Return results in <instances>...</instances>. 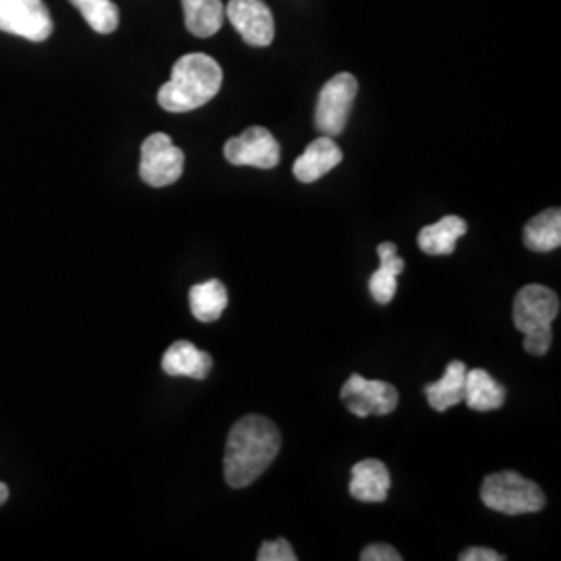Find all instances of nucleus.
Wrapping results in <instances>:
<instances>
[{"instance_id":"1a4fd4ad","label":"nucleus","mask_w":561,"mask_h":561,"mask_svg":"<svg viewBox=\"0 0 561 561\" xmlns=\"http://www.w3.org/2000/svg\"><path fill=\"white\" fill-rule=\"evenodd\" d=\"M225 159L236 167L275 169L280 161L279 141L264 127H250L225 144Z\"/></svg>"},{"instance_id":"7ed1b4c3","label":"nucleus","mask_w":561,"mask_h":561,"mask_svg":"<svg viewBox=\"0 0 561 561\" xmlns=\"http://www.w3.org/2000/svg\"><path fill=\"white\" fill-rule=\"evenodd\" d=\"M560 314V296L545 285L522 287L514 300V324L524 335V350L545 356L553 343L551 324Z\"/></svg>"},{"instance_id":"6e6552de","label":"nucleus","mask_w":561,"mask_h":561,"mask_svg":"<svg viewBox=\"0 0 561 561\" xmlns=\"http://www.w3.org/2000/svg\"><path fill=\"white\" fill-rule=\"evenodd\" d=\"M0 32L44 42L53 34V20L42 0H0Z\"/></svg>"},{"instance_id":"f03ea898","label":"nucleus","mask_w":561,"mask_h":561,"mask_svg":"<svg viewBox=\"0 0 561 561\" xmlns=\"http://www.w3.org/2000/svg\"><path fill=\"white\" fill-rule=\"evenodd\" d=\"M221 85V65L208 55L192 53L173 65L171 80L159 90V104L169 113H190L213 101Z\"/></svg>"},{"instance_id":"f257e3e1","label":"nucleus","mask_w":561,"mask_h":561,"mask_svg":"<svg viewBox=\"0 0 561 561\" xmlns=\"http://www.w3.org/2000/svg\"><path fill=\"white\" fill-rule=\"evenodd\" d=\"M279 449L280 433L275 422L259 414L243 416L227 437L225 481L233 489L252 484L275 461Z\"/></svg>"},{"instance_id":"9b49d317","label":"nucleus","mask_w":561,"mask_h":561,"mask_svg":"<svg viewBox=\"0 0 561 561\" xmlns=\"http://www.w3.org/2000/svg\"><path fill=\"white\" fill-rule=\"evenodd\" d=\"M162 370L169 377H190L204 381L213 370V356L192 341H175L162 356Z\"/></svg>"},{"instance_id":"20e7f679","label":"nucleus","mask_w":561,"mask_h":561,"mask_svg":"<svg viewBox=\"0 0 561 561\" xmlns=\"http://www.w3.org/2000/svg\"><path fill=\"white\" fill-rule=\"evenodd\" d=\"M481 500L489 510H495L505 516L537 514L547 503V497L537 482L528 481L512 470L489 474L482 481Z\"/></svg>"},{"instance_id":"4468645a","label":"nucleus","mask_w":561,"mask_h":561,"mask_svg":"<svg viewBox=\"0 0 561 561\" xmlns=\"http://www.w3.org/2000/svg\"><path fill=\"white\" fill-rule=\"evenodd\" d=\"M381 266L375 271V275L368 280L370 296L377 304H389L398 294V277L405 268V262L398 254V245L391 241H382L377 248Z\"/></svg>"},{"instance_id":"2eb2a0df","label":"nucleus","mask_w":561,"mask_h":561,"mask_svg":"<svg viewBox=\"0 0 561 561\" xmlns=\"http://www.w3.org/2000/svg\"><path fill=\"white\" fill-rule=\"evenodd\" d=\"M468 233V225L456 215H447L442 221L422 227L419 248L428 256H449L456 252V243Z\"/></svg>"},{"instance_id":"0eeeda50","label":"nucleus","mask_w":561,"mask_h":561,"mask_svg":"<svg viewBox=\"0 0 561 561\" xmlns=\"http://www.w3.org/2000/svg\"><path fill=\"white\" fill-rule=\"evenodd\" d=\"M340 398L345 408L358 419L387 416L400 403V393L391 382L368 381L362 375H352L345 381Z\"/></svg>"},{"instance_id":"4be33fe9","label":"nucleus","mask_w":561,"mask_h":561,"mask_svg":"<svg viewBox=\"0 0 561 561\" xmlns=\"http://www.w3.org/2000/svg\"><path fill=\"white\" fill-rule=\"evenodd\" d=\"M259 561H296L294 547L287 539H275V541L262 542L261 551L256 556Z\"/></svg>"},{"instance_id":"393cba45","label":"nucleus","mask_w":561,"mask_h":561,"mask_svg":"<svg viewBox=\"0 0 561 561\" xmlns=\"http://www.w3.org/2000/svg\"><path fill=\"white\" fill-rule=\"evenodd\" d=\"M9 500V486L4 482H0V505H4Z\"/></svg>"},{"instance_id":"a211bd4d","label":"nucleus","mask_w":561,"mask_h":561,"mask_svg":"<svg viewBox=\"0 0 561 561\" xmlns=\"http://www.w3.org/2000/svg\"><path fill=\"white\" fill-rule=\"evenodd\" d=\"M185 27L196 38H210L222 27L225 7L222 0H181Z\"/></svg>"},{"instance_id":"f3484780","label":"nucleus","mask_w":561,"mask_h":561,"mask_svg":"<svg viewBox=\"0 0 561 561\" xmlns=\"http://www.w3.org/2000/svg\"><path fill=\"white\" fill-rule=\"evenodd\" d=\"M468 366L460 360L449 362L445 368V375L437 382L424 385V393L428 398V405L435 412H445L449 408H456L463 401V385H466Z\"/></svg>"},{"instance_id":"5701e85b","label":"nucleus","mask_w":561,"mask_h":561,"mask_svg":"<svg viewBox=\"0 0 561 561\" xmlns=\"http://www.w3.org/2000/svg\"><path fill=\"white\" fill-rule=\"evenodd\" d=\"M362 561H401V556L398 549H393L391 545L385 542H375L368 545L360 556Z\"/></svg>"},{"instance_id":"b1692460","label":"nucleus","mask_w":561,"mask_h":561,"mask_svg":"<svg viewBox=\"0 0 561 561\" xmlns=\"http://www.w3.org/2000/svg\"><path fill=\"white\" fill-rule=\"evenodd\" d=\"M460 561H503L502 553L493 551V549H486V547H470L466 549L463 553H460Z\"/></svg>"},{"instance_id":"9d476101","label":"nucleus","mask_w":561,"mask_h":561,"mask_svg":"<svg viewBox=\"0 0 561 561\" xmlns=\"http://www.w3.org/2000/svg\"><path fill=\"white\" fill-rule=\"evenodd\" d=\"M225 18L250 46L264 48L275 41V18L264 0H229Z\"/></svg>"},{"instance_id":"dca6fc26","label":"nucleus","mask_w":561,"mask_h":561,"mask_svg":"<svg viewBox=\"0 0 561 561\" xmlns=\"http://www.w3.org/2000/svg\"><path fill=\"white\" fill-rule=\"evenodd\" d=\"M463 401L474 412L500 410L505 403V387L502 382L495 381L486 370L472 368L466 373Z\"/></svg>"},{"instance_id":"aec40b11","label":"nucleus","mask_w":561,"mask_h":561,"mask_svg":"<svg viewBox=\"0 0 561 561\" xmlns=\"http://www.w3.org/2000/svg\"><path fill=\"white\" fill-rule=\"evenodd\" d=\"M227 289L219 279L204 280L190 289V308L196 321H219L227 308Z\"/></svg>"},{"instance_id":"39448f33","label":"nucleus","mask_w":561,"mask_h":561,"mask_svg":"<svg viewBox=\"0 0 561 561\" xmlns=\"http://www.w3.org/2000/svg\"><path fill=\"white\" fill-rule=\"evenodd\" d=\"M356 94L358 80L352 73H340L322 85L314 113V125L322 136L335 138L343 134Z\"/></svg>"},{"instance_id":"423d86ee","label":"nucleus","mask_w":561,"mask_h":561,"mask_svg":"<svg viewBox=\"0 0 561 561\" xmlns=\"http://www.w3.org/2000/svg\"><path fill=\"white\" fill-rule=\"evenodd\" d=\"M185 157L167 134H152L141 144L140 178L150 187L173 185L183 175Z\"/></svg>"},{"instance_id":"6ab92c4d","label":"nucleus","mask_w":561,"mask_h":561,"mask_svg":"<svg viewBox=\"0 0 561 561\" xmlns=\"http://www.w3.org/2000/svg\"><path fill=\"white\" fill-rule=\"evenodd\" d=\"M524 245L533 252H553L561 245V210L549 208L524 227Z\"/></svg>"},{"instance_id":"ddd939ff","label":"nucleus","mask_w":561,"mask_h":561,"mask_svg":"<svg viewBox=\"0 0 561 561\" xmlns=\"http://www.w3.org/2000/svg\"><path fill=\"white\" fill-rule=\"evenodd\" d=\"M389 486H391V474L381 460H362L352 468L350 495L356 502H387Z\"/></svg>"},{"instance_id":"412c9836","label":"nucleus","mask_w":561,"mask_h":561,"mask_svg":"<svg viewBox=\"0 0 561 561\" xmlns=\"http://www.w3.org/2000/svg\"><path fill=\"white\" fill-rule=\"evenodd\" d=\"M96 34H113L119 27V9L113 0H69Z\"/></svg>"},{"instance_id":"f8f14e48","label":"nucleus","mask_w":561,"mask_h":561,"mask_svg":"<svg viewBox=\"0 0 561 561\" xmlns=\"http://www.w3.org/2000/svg\"><path fill=\"white\" fill-rule=\"evenodd\" d=\"M343 161L340 146L329 136L312 141L294 162V175L301 183H314Z\"/></svg>"}]
</instances>
